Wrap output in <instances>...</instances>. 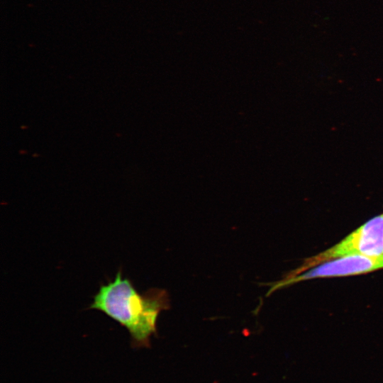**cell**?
I'll return each instance as SVG.
<instances>
[{
	"instance_id": "6da1fadb",
	"label": "cell",
	"mask_w": 383,
	"mask_h": 383,
	"mask_svg": "<svg viewBox=\"0 0 383 383\" xmlns=\"http://www.w3.org/2000/svg\"><path fill=\"white\" fill-rule=\"evenodd\" d=\"M170 307L169 294L162 289H150L140 294L119 270L113 281L101 284L89 309L99 310L129 332L133 347H149L156 334V321L162 310Z\"/></svg>"
},
{
	"instance_id": "7a4b0ae2",
	"label": "cell",
	"mask_w": 383,
	"mask_h": 383,
	"mask_svg": "<svg viewBox=\"0 0 383 383\" xmlns=\"http://www.w3.org/2000/svg\"><path fill=\"white\" fill-rule=\"evenodd\" d=\"M354 255L383 257V213L372 218L328 249L305 259L284 278L294 277L321 262Z\"/></svg>"
},
{
	"instance_id": "3957f363",
	"label": "cell",
	"mask_w": 383,
	"mask_h": 383,
	"mask_svg": "<svg viewBox=\"0 0 383 383\" xmlns=\"http://www.w3.org/2000/svg\"><path fill=\"white\" fill-rule=\"evenodd\" d=\"M383 269V257H372L354 255L342 256L321 262L290 278L268 284L271 286L266 294L300 282L319 278L340 277L370 273Z\"/></svg>"
}]
</instances>
